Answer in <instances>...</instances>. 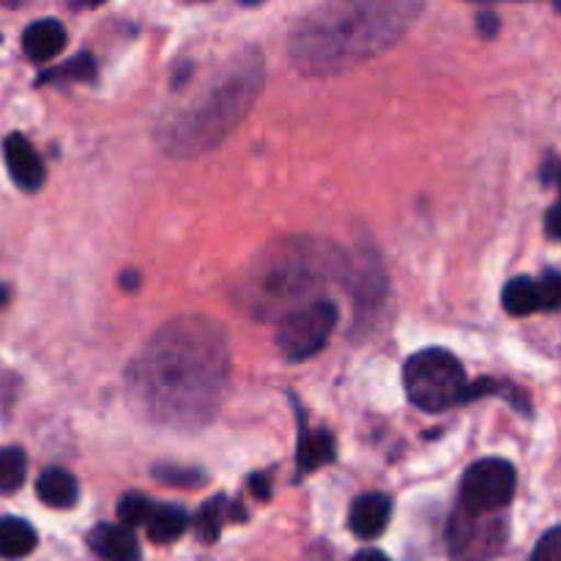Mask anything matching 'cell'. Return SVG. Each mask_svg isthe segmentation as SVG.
I'll return each instance as SVG.
<instances>
[{"instance_id":"cell-1","label":"cell","mask_w":561,"mask_h":561,"mask_svg":"<svg viewBox=\"0 0 561 561\" xmlns=\"http://www.w3.org/2000/svg\"><path fill=\"white\" fill-rule=\"evenodd\" d=\"M228 340L206 318L159 329L126 367V387L153 422L197 427L217 411L228 381Z\"/></svg>"},{"instance_id":"cell-2","label":"cell","mask_w":561,"mask_h":561,"mask_svg":"<svg viewBox=\"0 0 561 561\" xmlns=\"http://www.w3.org/2000/svg\"><path fill=\"white\" fill-rule=\"evenodd\" d=\"M420 3H329L301 16L290 58L307 75H334L392 47L420 14Z\"/></svg>"},{"instance_id":"cell-3","label":"cell","mask_w":561,"mask_h":561,"mask_svg":"<svg viewBox=\"0 0 561 561\" xmlns=\"http://www.w3.org/2000/svg\"><path fill=\"white\" fill-rule=\"evenodd\" d=\"M263 85V58L255 49L241 53L233 64L222 69V75L208 85L201 99H192L181 113L170 115L159 126V140L170 157H201L225 140Z\"/></svg>"},{"instance_id":"cell-4","label":"cell","mask_w":561,"mask_h":561,"mask_svg":"<svg viewBox=\"0 0 561 561\" xmlns=\"http://www.w3.org/2000/svg\"><path fill=\"white\" fill-rule=\"evenodd\" d=\"M327 250L310 244H285L272 257H263L252 268V279L247 285L252 294V305L257 307V316L261 312L268 316V312L296 305L307 294L321 288L332 272Z\"/></svg>"},{"instance_id":"cell-5","label":"cell","mask_w":561,"mask_h":561,"mask_svg":"<svg viewBox=\"0 0 561 561\" xmlns=\"http://www.w3.org/2000/svg\"><path fill=\"white\" fill-rule=\"evenodd\" d=\"M403 387L416 409L438 414L463 403L469 381L463 365L449 351L425 348L405 362Z\"/></svg>"},{"instance_id":"cell-6","label":"cell","mask_w":561,"mask_h":561,"mask_svg":"<svg viewBox=\"0 0 561 561\" xmlns=\"http://www.w3.org/2000/svg\"><path fill=\"white\" fill-rule=\"evenodd\" d=\"M334 327H337V307L327 299H318L312 305L301 307V310L288 312L279 321L277 345L285 354V359H312L329 343Z\"/></svg>"},{"instance_id":"cell-7","label":"cell","mask_w":561,"mask_h":561,"mask_svg":"<svg viewBox=\"0 0 561 561\" xmlns=\"http://www.w3.org/2000/svg\"><path fill=\"white\" fill-rule=\"evenodd\" d=\"M518 471L510 460L485 458L477 460L460 485V507L471 515H496L515 496Z\"/></svg>"},{"instance_id":"cell-8","label":"cell","mask_w":561,"mask_h":561,"mask_svg":"<svg viewBox=\"0 0 561 561\" xmlns=\"http://www.w3.org/2000/svg\"><path fill=\"white\" fill-rule=\"evenodd\" d=\"M507 524L496 515H471L455 510L447 529V548L453 561H491L504 551Z\"/></svg>"},{"instance_id":"cell-9","label":"cell","mask_w":561,"mask_h":561,"mask_svg":"<svg viewBox=\"0 0 561 561\" xmlns=\"http://www.w3.org/2000/svg\"><path fill=\"white\" fill-rule=\"evenodd\" d=\"M3 159H5V168H9L11 179L20 190L25 192H36L42 190L44 184V162L42 157L36 153V148L14 131L3 140Z\"/></svg>"},{"instance_id":"cell-10","label":"cell","mask_w":561,"mask_h":561,"mask_svg":"<svg viewBox=\"0 0 561 561\" xmlns=\"http://www.w3.org/2000/svg\"><path fill=\"white\" fill-rule=\"evenodd\" d=\"M389 518H392V499L387 493H365L351 507L348 526L362 540H373L387 529Z\"/></svg>"},{"instance_id":"cell-11","label":"cell","mask_w":561,"mask_h":561,"mask_svg":"<svg viewBox=\"0 0 561 561\" xmlns=\"http://www.w3.org/2000/svg\"><path fill=\"white\" fill-rule=\"evenodd\" d=\"M88 546L104 561H140V546H137L135 531L126 526L99 524L88 535Z\"/></svg>"},{"instance_id":"cell-12","label":"cell","mask_w":561,"mask_h":561,"mask_svg":"<svg viewBox=\"0 0 561 561\" xmlns=\"http://www.w3.org/2000/svg\"><path fill=\"white\" fill-rule=\"evenodd\" d=\"M66 47V27L58 20L47 16V20H36L25 27L22 33V49L31 60L44 64L53 60L60 49Z\"/></svg>"},{"instance_id":"cell-13","label":"cell","mask_w":561,"mask_h":561,"mask_svg":"<svg viewBox=\"0 0 561 561\" xmlns=\"http://www.w3.org/2000/svg\"><path fill=\"white\" fill-rule=\"evenodd\" d=\"M36 496L47 507L69 510L80 499V485L66 469H44L36 480Z\"/></svg>"},{"instance_id":"cell-14","label":"cell","mask_w":561,"mask_h":561,"mask_svg":"<svg viewBox=\"0 0 561 561\" xmlns=\"http://www.w3.org/2000/svg\"><path fill=\"white\" fill-rule=\"evenodd\" d=\"M38 535L27 520L0 518V559H25L36 551Z\"/></svg>"},{"instance_id":"cell-15","label":"cell","mask_w":561,"mask_h":561,"mask_svg":"<svg viewBox=\"0 0 561 561\" xmlns=\"http://www.w3.org/2000/svg\"><path fill=\"white\" fill-rule=\"evenodd\" d=\"M148 537L157 546H168V542H175L186 529H190V515L184 513L175 504H157L146 524Z\"/></svg>"},{"instance_id":"cell-16","label":"cell","mask_w":561,"mask_h":561,"mask_svg":"<svg viewBox=\"0 0 561 561\" xmlns=\"http://www.w3.org/2000/svg\"><path fill=\"white\" fill-rule=\"evenodd\" d=\"M334 438L327 431H305L301 427L299 436V474H310V471L321 469V466L334 460Z\"/></svg>"},{"instance_id":"cell-17","label":"cell","mask_w":561,"mask_h":561,"mask_svg":"<svg viewBox=\"0 0 561 561\" xmlns=\"http://www.w3.org/2000/svg\"><path fill=\"white\" fill-rule=\"evenodd\" d=\"M247 518L241 510L233 507L228 496H217V499H208L206 504L201 507V513L195 515V531L203 542H214L219 540V531H222L225 518Z\"/></svg>"},{"instance_id":"cell-18","label":"cell","mask_w":561,"mask_h":561,"mask_svg":"<svg viewBox=\"0 0 561 561\" xmlns=\"http://www.w3.org/2000/svg\"><path fill=\"white\" fill-rule=\"evenodd\" d=\"M504 307H507L510 316H531V312L542 310V299H540V285L537 279L531 277H515L510 279L507 288L502 294Z\"/></svg>"},{"instance_id":"cell-19","label":"cell","mask_w":561,"mask_h":561,"mask_svg":"<svg viewBox=\"0 0 561 561\" xmlns=\"http://www.w3.org/2000/svg\"><path fill=\"white\" fill-rule=\"evenodd\" d=\"M93 77H96V60H93V55L82 53L77 55V58L66 60L64 66H55V69L44 71V75L38 77V85H47V82H69V80L91 82Z\"/></svg>"},{"instance_id":"cell-20","label":"cell","mask_w":561,"mask_h":561,"mask_svg":"<svg viewBox=\"0 0 561 561\" xmlns=\"http://www.w3.org/2000/svg\"><path fill=\"white\" fill-rule=\"evenodd\" d=\"M27 474V458L20 447L0 449V493L20 491Z\"/></svg>"},{"instance_id":"cell-21","label":"cell","mask_w":561,"mask_h":561,"mask_svg":"<svg viewBox=\"0 0 561 561\" xmlns=\"http://www.w3.org/2000/svg\"><path fill=\"white\" fill-rule=\"evenodd\" d=\"M153 507H157V504H151V499H146L142 493H126V496L118 502L121 526L131 529V526L148 524Z\"/></svg>"},{"instance_id":"cell-22","label":"cell","mask_w":561,"mask_h":561,"mask_svg":"<svg viewBox=\"0 0 561 561\" xmlns=\"http://www.w3.org/2000/svg\"><path fill=\"white\" fill-rule=\"evenodd\" d=\"M153 477L164 485H179V488H197L206 482V477L195 469H179V466H157Z\"/></svg>"},{"instance_id":"cell-23","label":"cell","mask_w":561,"mask_h":561,"mask_svg":"<svg viewBox=\"0 0 561 561\" xmlns=\"http://www.w3.org/2000/svg\"><path fill=\"white\" fill-rule=\"evenodd\" d=\"M542 310H561V272H546L540 279Z\"/></svg>"},{"instance_id":"cell-24","label":"cell","mask_w":561,"mask_h":561,"mask_svg":"<svg viewBox=\"0 0 561 561\" xmlns=\"http://www.w3.org/2000/svg\"><path fill=\"white\" fill-rule=\"evenodd\" d=\"M531 561H561V526L540 537Z\"/></svg>"},{"instance_id":"cell-25","label":"cell","mask_w":561,"mask_h":561,"mask_svg":"<svg viewBox=\"0 0 561 561\" xmlns=\"http://www.w3.org/2000/svg\"><path fill=\"white\" fill-rule=\"evenodd\" d=\"M499 31H502V20H499L493 11H480V14H477V33H480L482 38H493Z\"/></svg>"},{"instance_id":"cell-26","label":"cell","mask_w":561,"mask_h":561,"mask_svg":"<svg viewBox=\"0 0 561 561\" xmlns=\"http://www.w3.org/2000/svg\"><path fill=\"white\" fill-rule=\"evenodd\" d=\"M546 230H548V236H553V239L561 241V195H559V201L551 206V211H548Z\"/></svg>"},{"instance_id":"cell-27","label":"cell","mask_w":561,"mask_h":561,"mask_svg":"<svg viewBox=\"0 0 561 561\" xmlns=\"http://www.w3.org/2000/svg\"><path fill=\"white\" fill-rule=\"evenodd\" d=\"M542 181H548V184H557L561 190V162H548L546 168H542Z\"/></svg>"},{"instance_id":"cell-28","label":"cell","mask_w":561,"mask_h":561,"mask_svg":"<svg viewBox=\"0 0 561 561\" xmlns=\"http://www.w3.org/2000/svg\"><path fill=\"white\" fill-rule=\"evenodd\" d=\"M252 491H255V496L268 499V480H266V477H261V474L252 477Z\"/></svg>"},{"instance_id":"cell-29","label":"cell","mask_w":561,"mask_h":561,"mask_svg":"<svg viewBox=\"0 0 561 561\" xmlns=\"http://www.w3.org/2000/svg\"><path fill=\"white\" fill-rule=\"evenodd\" d=\"M351 561H389V559H387V553L373 551V548H367V551H359Z\"/></svg>"},{"instance_id":"cell-30","label":"cell","mask_w":561,"mask_h":561,"mask_svg":"<svg viewBox=\"0 0 561 561\" xmlns=\"http://www.w3.org/2000/svg\"><path fill=\"white\" fill-rule=\"evenodd\" d=\"M11 299V294H9V288H5L3 283H0V307H5V301Z\"/></svg>"},{"instance_id":"cell-31","label":"cell","mask_w":561,"mask_h":561,"mask_svg":"<svg viewBox=\"0 0 561 561\" xmlns=\"http://www.w3.org/2000/svg\"><path fill=\"white\" fill-rule=\"evenodd\" d=\"M557 9H559V11H561V3H559V5H557Z\"/></svg>"}]
</instances>
